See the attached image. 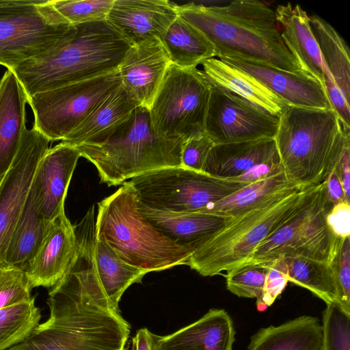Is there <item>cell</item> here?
<instances>
[{"label":"cell","mask_w":350,"mask_h":350,"mask_svg":"<svg viewBox=\"0 0 350 350\" xmlns=\"http://www.w3.org/2000/svg\"><path fill=\"white\" fill-rule=\"evenodd\" d=\"M283 258L288 282L308 289L326 305L337 303L335 281L329 263L299 256Z\"/></svg>","instance_id":"obj_33"},{"label":"cell","mask_w":350,"mask_h":350,"mask_svg":"<svg viewBox=\"0 0 350 350\" xmlns=\"http://www.w3.org/2000/svg\"><path fill=\"white\" fill-rule=\"evenodd\" d=\"M202 65L211 81L273 115L280 116L290 106L252 75L218 58L208 59Z\"/></svg>","instance_id":"obj_26"},{"label":"cell","mask_w":350,"mask_h":350,"mask_svg":"<svg viewBox=\"0 0 350 350\" xmlns=\"http://www.w3.org/2000/svg\"><path fill=\"white\" fill-rule=\"evenodd\" d=\"M270 263L247 262L227 271L228 290L238 297L256 298L258 307L261 302Z\"/></svg>","instance_id":"obj_35"},{"label":"cell","mask_w":350,"mask_h":350,"mask_svg":"<svg viewBox=\"0 0 350 350\" xmlns=\"http://www.w3.org/2000/svg\"><path fill=\"white\" fill-rule=\"evenodd\" d=\"M170 64L160 40L132 45L118 68L122 86L139 106L149 109Z\"/></svg>","instance_id":"obj_16"},{"label":"cell","mask_w":350,"mask_h":350,"mask_svg":"<svg viewBox=\"0 0 350 350\" xmlns=\"http://www.w3.org/2000/svg\"><path fill=\"white\" fill-rule=\"evenodd\" d=\"M279 119L211 81L204 133L215 145L274 138Z\"/></svg>","instance_id":"obj_13"},{"label":"cell","mask_w":350,"mask_h":350,"mask_svg":"<svg viewBox=\"0 0 350 350\" xmlns=\"http://www.w3.org/2000/svg\"><path fill=\"white\" fill-rule=\"evenodd\" d=\"M138 106L121 85L61 142L75 147L100 142L124 123Z\"/></svg>","instance_id":"obj_24"},{"label":"cell","mask_w":350,"mask_h":350,"mask_svg":"<svg viewBox=\"0 0 350 350\" xmlns=\"http://www.w3.org/2000/svg\"><path fill=\"white\" fill-rule=\"evenodd\" d=\"M336 170L345 194L350 200V136L346 139L337 159Z\"/></svg>","instance_id":"obj_45"},{"label":"cell","mask_w":350,"mask_h":350,"mask_svg":"<svg viewBox=\"0 0 350 350\" xmlns=\"http://www.w3.org/2000/svg\"><path fill=\"white\" fill-rule=\"evenodd\" d=\"M161 42L171 64L180 68H197L198 64L215 57L208 41L178 16L169 26Z\"/></svg>","instance_id":"obj_30"},{"label":"cell","mask_w":350,"mask_h":350,"mask_svg":"<svg viewBox=\"0 0 350 350\" xmlns=\"http://www.w3.org/2000/svg\"><path fill=\"white\" fill-rule=\"evenodd\" d=\"M184 142L158 134L152 126L148 109L138 106L105 139L76 148L81 157L96 167L102 183L116 186L150 171L181 166Z\"/></svg>","instance_id":"obj_5"},{"label":"cell","mask_w":350,"mask_h":350,"mask_svg":"<svg viewBox=\"0 0 350 350\" xmlns=\"http://www.w3.org/2000/svg\"><path fill=\"white\" fill-rule=\"evenodd\" d=\"M278 155L274 138L215 144L207 156L202 172L236 180L253 167Z\"/></svg>","instance_id":"obj_25"},{"label":"cell","mask_w":350,"mask_h":350,"mask_svg":"<svg viewBox=\"0 0 350 350\" xmlns=\"http://www.w3.org/2000/svg\"><path fill=\"white\" fill-rule=\"evenodd\" d=\"M233 321L223 309L212 308L191 324L157 336L155 350H232Z\"/></svg>","instance_id":"obj_22"},{"label":"cell","mask_w":350,"mask_h":350,"mask_svg":"<svg viewBox=\"0 0 350 350\" xmlns=\"http://www.w3.org/2000/svg\"><path fill=\"white\" fill-rule=\"evenodd\" d=\"M211 81L197 68L170 64L148 109L154 130L184 142L204 133Z\"/></svg>","instance_id":"obj_11"},{"label":"cell","mask_w":350,"mask_h":350,"mask_svg":"<svg viewBox=\"0 0 350 350\" xmlns=\"http://www.w3.org/2000/svg\"><path fill=\"white\" fill-rule=\"evenodd\" d=\"M126 181L98 203L96 236L124 262L147 273L186 265L191 254L157 230L139 213Z\"/></svg>","instance_id":"obj_6"},{"label":"cell","mask_w":350,"mask_h":350,"mask_svg":"<svg viewBox=\"0 0 350 350\" xmlns=\"http://www.w3.org/2000/svg\"><path fill=\"white\" fill-rule=\"evenodd\" d=\"M296 185H299L291 181L284 172H282L273 176L250 183L199 212L234 218Z\"/></svg>","instance_id":"obj_32"},{"label":"cell","mask_w":350,"mask_h":350,"mask_svg":"<svg viewBox=\"0 0 350 350\" xmlns=\"http://www.w3.org/2000/svg\"><path fill=\"white\" fill-rule=\"evenodd\" d=\"M50 141L33 126L23 135L18 152L0 181V269L5 250L30 191L38 163Z\"/></svg>","instance_id":"obj_14"},{"label":"cell","mask_w":350,"mask_h":350,"mask_svg":"<svg viewBox=\"0 0 350 350\" xmlns=\"http://www.w3.org/2000/svg\"><path fill=\"white\" fill-rule=\"evenodd\" d=\"M310 25L327 70L350 103V58L347 44L335 29L321 17L310 16Z\"/></svg>","instance_id":"obj_31"},{"label":"cell","mask_w":350,"mask_h":350,"mask_svg":"<svg viewBox=\"0 0 350 350\" xmlns=\"http://www.w3.org/2000/svg\"><path fill=\"white\" fill-rule=\"evenodd\" d=\"M219 59L252 75L291 106L333 109L323 86L303 72H289L232 57Z\"/></svg>","instance_id":"obj_18"},{"label":"cell","mask_w":350,"mask_h":350,"mask_svg":"<svg viewBox=\"0 0 350 350\" xmlns=\"http://www.w3.org/2000/svg\"><path fill=\"white\" fill-rule=\"evenodd\" d=\"M75 29L51 1L0 0V65L12 70L64 41Z\"/></svg>","instance_id":"obj_8"},{"label":"cell","mask_w":350,"mask_h":350,"mask_svg":"<svg viewBox=\"0 0 350 350\" xmlns=\"http://www.w3.org/2000/svg\"><path fill=\"white\" fill-rule=\"evenodd\" d=\"M76 252L75 228L64 211L52 221L25 269L32 288L53 287L68 270Z\"/></svg>","instance_id":"obj_19"},{"label":"cell","mask_w":350,"mask_h":350,"mask_svg":"<svg viewBox=\"0 0 350 350\" xmlns=\"http://www.w3.org/2000/svg\"><path fill=\"white\" fill-rule=\"evenodd\" d=\"M129 183L140 204L170 212L200 211L248 185L182 166L150 171Z\"/></svg>","instance_id":"obj_9"},{"label":"cell","mask_w":350,"mask_h":350,"mask_svg":"<svg viewBox=\"0 0 350 350\" xmlns=\"http://www.w3.org/2000/svg\"><path fill=\"white\" fill-rule=\"evenodd\" d=\"M78 149L59 143L49 148L40 161L31 185L38 213L53 221L64 212V202L77 161Z\"/></svg>","instance_id":"obj_15"},{"label":"cell","mask_w":350,"mask_h":350,"mask_svg":"<svg viewBox=\"0 0 350 350\" xmlns=\"http://www.w3.org/2000/svg\"><path fill=\"white\" fill-rule=\"evenodd\" d=\"M121 85L117 70L28 96L33 126L50 142L62 141Z\"/></svg>","instance_id":"obj_12"},{"label":"cell","mask_w":350,"mask_h":350,"mask_svg":"<svg viewBox=\"0 0 350 350\" xmlns=\"http://www.w3.org/2000/svg\"><path fill=\"white\" fill-rule=\"evenodd\" d=\"M157 336L147 328L139 329L132 338L131 350H155Z\"/></svg>","instance_id":"obj_46"},{"label":"cell","mask_w":350,"mask_h":350,"mask_svg":"<svg viewBox=\"0 0 350 350\" xmlns=\"http://www.w3.org/2000/svg\"><path fill=\"white\" fill-rule=\"evenodd\" d=\"M32 286L26 272L18 267L0 269V310L29 301Z\"/></svg>","instance_id":"obj_39"},{"label":"cell","mask_w":350,"mask_h":350,"mask_svg":"<svg viewBox=\"0 0 350 350\" xmlns=\"http://www.w3.org/2000/svg\"><path fill=\"white\" fill-rule=\"evenodd\" d=\"M94 259L100 286L117 310L125 291L133 284L141 282L146 271L122 260L101 238L95 237Z\"/></svg>","instance_id":"obj_29"},{"label":"cell","mask_w":350,"mask_h":350,"mask_svg":"<svg viewBox=\"0 0 350 350\" xmlns=\"http://www.w3.org/2000/svg\"><path fill=\"white\" fill-rule=\"evenodd\" d=\"M205 133L185 141L181 151V166L189 170L202 172L207 156L214 146Z\"/></svg>","instance_id":"obj_41"},{"label":"cell","mask_w":350,"mask_h":350,"mask_svg":"<svg viewBox=\"0 0 350 350\" xmlns=\"http://www.w3.org/2000/svg\"><path fill=\"white\" fill-rule=\"evenodd\" d=\"M28 96L12 70L0 80V181L10 169L26 129Z\"/></svg>","instance_id":"obj_23"},{"label":"cell","mask_w":350,"mask_h":350,"mask_svg":"<svg viewBox=\"0 0 350 350\" xmlns=\"http://www.w3.org/2000/svg\"><path fill=\"white\" fill-rule=\"evenodd\" d=\"M329 265L336 288V304L350 315V237L338 238Z\"/></svg>","instance_id":"obj_38"},{"label":"cell","mask_w":350,"mask_h":350,"mask_svg":"<svg viewBox=\"0 0 350 350\" xmlns=\"http://www.w3.org/2000/svg\"><path fill=\"white\" fill-rule=\"evenodd\" d=\"M41 312L29 301L0 310V350H6L23 341L39 324Z\"/></svg>","instance_id":"obj_34"},{"label":"cell","mask_w":350,"mask_h":350,"mask_svg":"<svg viewBox=\"0 0 350 350\" xmlns=\"http://www.w3.org/2000/svg\"><path fill=\"white\" fill-rule=\"evenodd\" d=\"M325 222L335 237H350V203L342 202L332 206L325 215Z\"/></svg>","instance_id":"obj_42"},{"label":"cell","mask_w":350,"mask_h":350,"mask_svg":"<svg viewBox=\"0 0 350 350\" xmlns=\"http://www.w3.org/2000/svg\"><path fill=\"white\" fill-rule=\"evenodd\" d=\"M176 3L167 0H114L107 21L132 45L161 41L177 18Z\"/></svg>","instance_id":"obj_17"},{"label":"cell","mask_w":350,"mask_h":350,"mask_svg":"<svg viewBox=\"0 0 350 350\" xmlns=\"http://www.w3.org/2000/svg\"><path fill=\"white\" fill-rule=\"evenodd\" d=\"M75 26L70 37L12 70L28 96L116 71L132 46L107 20Z\"/></svg>","instance_id":"obj_3"},{"label":"cell","mask_w":350,"mask_h":350,"mask_svg":"<svg viewBox=\"0 0 350 350\" xmlns=\"http://www.w3.org/2000/svg\"><path fill=\"white\" fill-rule=\"evenodd\" d=\"M349 136L350 126L334 109L290 105L280 116L274 139L287 178L309 187L324 181Z\"/></svg>","instance_id":"obj_4"},{"label":"cell","mask_w":350,"mask_h":350,"mask_svg":"<svg viewBox=\"0 0 350 350\" xmlns=\"http://www.w3.org/2000/svg\"><path fill=\"white\" fill-rule=\"evenodd\" d=\"M51 223L38 213L31 187L5 250V267H18L25 271L42 243Z\"/></svg>","instance_id":"obj_28"},{"label":"cell","mask_w":350,"mask_h":350,"mask_svg":"<svg viewBox=\"0 0 350 350\" xmlns=\"http://www.w3.org/2000/svg\"><path fill=\"white\" fill-rule=\"evenodd\" d=\"M138 201V200H137ZM142 215L161 234L191 254L222 230L232 218L203 212H170L138 202Z\"/></svg>","instance_id":"obj_20"},{"label":"cell","mask_w":350,"mask_h":350,"mask_svg":"<svg viewBox=\"0 0 350 350\" xmlns=\"http://www.w3.org/2000/svg\"><path fill=\"white\" fill-rule=\"evenodd\" d=\"M288 282V270L284 258L280 257L271 262L261 302L258 306V310L262 311L270 306L283 291Z\"/></svg>","instance_id":"obj_40"},{"label":"cell","mask_w":350,"mask_h":350,"mask_svg":"<svg viewBox=\"0 0 350 350\" xmlns=\"http://www.w3.org/2000/svg\"><path fill=\"white\" fill-rule=\"evenodd\" d=\"M48 319L6 350H125L130 325L105 293L66 276L49 293Z\"/></svg>","instance_id":"obj_1"},{"label":"cell","mask_w":350,"mask_h":350,"mask_svg":"<svg viewBox=\"0 0 350 350\" xmlns=\"http://www.w3.org/2000/svg\"><path fill=\"white\" fill-rule=\"evenodd\" d=\"M337 159L333 163L331 169L329 170L323 181L325 183V194L327 198L332 206L342 202H347L350 203V200L347 198L345 194L337 172Z\"/></svg>","instance_id":"obj_44"},{"label":"cell","mask_w":350,"mask_h":350,"mask_svg":"<svg viewBox=\"0 0 350 350\" xmlns=\"http://www.w3.org/2000/svg\"><path fill=\"white\" fill-rule=\"evenodd\" d=\"M321 327L320 350H350V315L337 304H327Z\"/></svg>","instance_id":"obj_36"},{"label":"cell","mask_w":350,"mask_h":350,"mask_svg":"<svg viewBox=\"0 0 350 350\" xmlns=\"http://www.w3.org/2000/svg\"><path fill=\"white\" fill-rule=\"evenodd\" d=\"M176 9L208 41L218 59L232 57L302 72L282 40L275 11L262 1L236 0L223 6L189 3L176 4Z\"/></svg>","instance_id":"obj_2"},{"label":"cell","mask_w":350,"mask_h":350,"mask_svg":"<svg viewBox=\"0 0 350 350\" xmlns=\"http://www.w3.org/2000/svg\"><path fill=\"white\" fill-rule=\"evenodd\" d=\"M114 0H51L55 10L72 25L105 21Z\"/></svg>","instance_id":"obj_37"},{"label":"cell","mask_w":350,"mask_h":350,"mask_svg":"<svg viewBox=\"0 0 350 350\" xmlns=\"http://www.w3.org/2000/svg\"><path fill=\"white\" fill-rule=\"evenodd\" d=\"M284 172L279 155L261 163L236 179L247 184L252 183Z\"/></svg>","instance_id":"obj_43"},{"label":"cell","mask_w":350,"mask_h":350,"mask_svg":"<svg viewBox=\"0 0 350 350\" xmlns=\"http://www.w3.org/2000/svg\"><path fill=\"white\" fill-rule=\"evenodd\" d=\"M275 12L282 40L301 71L323 88L325 81L334 82L323 62L307 12L300 5L290 3L279 5Z\"/></svg>","instance_id":"obj_21"},{"label":"cell","mask_w":350,"mask_h":350,"mask_svg":"<svg viewBox=\"0 0 350 350\" xmlns=\"http://www.w3.org/2000/svg\"><path fill=\"white\" fill-rule=\"evenodd\" d=\"M332 206L324 182L309 187L298 210L256 248L247 262L299 256L329 264L338 239L325 222Z\"/></svg>","instance_id":"obj_10"},{"label":"cell","mask_w":350,"mask_h":350,"mask_svg":"<svg viewBox=\"0 0 350 350\" xmlns=\"http://www.w3.org/2000/svg\"><path fill=\"white\" fill-rule=\"evenodd\" d=\"M321 337L319 320L301 316L260 329L252 337L248 350H320Z\"/></svg>","instance_id":"obj_27"},{"label":"cell","mask_w":350,"mask_h":350,"mask_svg":"<svg viewBox=\"0 0 350 350\" xmlns=\"http://www.w3.org/2000/svg\"><path fill=\"white\" fill-rule=\"evenodd\" d=\"M308 189L294 186L232 218L193 252L185 265L202 276H213L247 262L256 248L298 210Z\"/></svg>","instance_id":"obj_7"}]
</instances>
